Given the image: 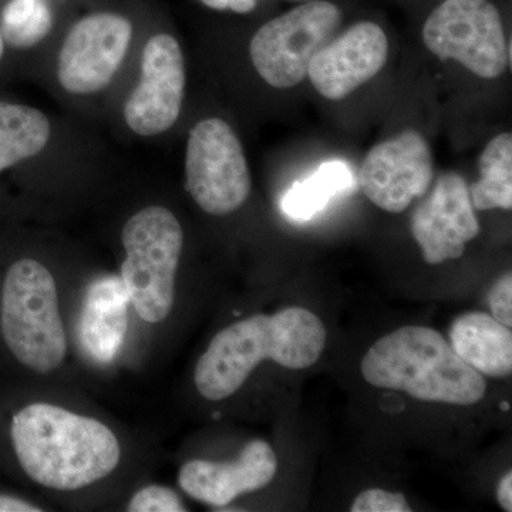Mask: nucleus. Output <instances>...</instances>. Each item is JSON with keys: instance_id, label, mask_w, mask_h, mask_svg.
Wrapping results in <instances>:
<instances>
[{"instance_id": "nucleus-7", "label": "nucleus", "mask_w": 512, "mask_h": 512, "mask_svg": "<svg viewBox=\"0 0 512 512\" xmlns=\"http://www.w3.org/2000/svg\"><path fill=\"white\" fill-rule=\"evenodd\" d=\"M423 42L481 79H497L511 63L503 20L490 0H444L424 23Z\"/></svg>"}, {"instance_id": "nucleus-13", "label": "nucleus", "mask_w": 512, "mask_h": 512, "mask_svg": "<svg viewBox=\"0 0 512 512\" xmlns=\"http://www.w3.org/2000/svg\"><path fill=\"white\" fill-rule=\"evenodd\" d=\"M389 56V40L373 22H360L330 39L313 57L308 77L325 99H346L382 72Z\"/></svg>"}, {"instance_id": "nucleus-5", "label": "nucleus", "mask_w": 512, "mask_h": 512, "mask_svg": "<svg viewBox=\"0 0 512 512\" xmlns=\"http://www.w3.org/2000/svg\"><path fill=\"white\" fill-rule=\"evenodd\" d=\"M121 238L126 251L121 281L130 303L146 322H163L174 305L183 228L167 208L148 207L126 222Z\"/></svg>"}, {"instance_id": "nucleus-24", "label": "nucleus", "mask_w": 512, "mask_h": 512, "mask_svg": "<svg viewBox=\"0 0 512 512\" xmlns=\"http://www.w3.org/2000/svg\"><path fill=\"white\" fill-rule=\"evenodd\" d=\"M205 6L215 10H232L235 13L252 12L256 8L258 0H201Z\"/></svg>"}, {"instance_id": "nucleus-3", "label": "nucleus", "mask_w": 512, "mask_h": 512, "mask_svg": "<svg viewBox=\"0 0 512 512\" xmlns=\"http://www.w3.org/2000/svg\"><path fill=\"white\" fill-rule=\"evenodd\" d=\"M360 369L372 386L402 390L421 402L471 406L487 392L483 375L426 326H403L383 336L367 350Z\"/></svg>"}, {"instance_id": "nucleus-9", "label": "nucleus", "mask_w": 512, "mask_h": 512, "mask_svg": "<svg viewBox=\"0 0 512 512\" xmlns=\"http://www.w3.org/2000/svg\"><path fill=\"white\" fill-rule=\"evenodd\" d=\"M133 37L130 20L117 13L84 16L70 28L57 62V77L66 92H100L120 69Z\"/></svg>"}, {"instance_id": "nucleus-15", "label": "nucleus", "mask_w": 512, "mask_h": 512, "mask_svg": "<svg viewBox=\"0 0 512 512\" xmlns=\"http://www.w3.org/2000/svg\"><path fill=\"white\" fill-rule=\"evenodd\" d=\"M128 296L121 278L99 279L87 289L80 318V340L87 355L109 363L120 352L128 326Z\"/></svg>"}, {"instance_id": "nucleus-21", "label": "nucleus", "mask_w": 512, "mask_h": 512, "mask_svg": "<svg viewBox=\"0 0 512 512\" xmlns=\"http://www.w3.org/2000/svg\"><path fill=\"white\" fill-rule=\"evenodd\" d=\"M128 511L183 512L185 508L178 495L170 488L161 487V485H148L131 498Z\"/></svg>"}, {"instance_id": "nucleus-1", "label": "nucleus", "mask_w": 512, "mask_h": 512, "mask_svg": "<svg viewBox=\"0 0 512 512\" xmlns=\"http://www.w3.org/2000/svg\"><path fill=\"white\" fill-rule=\"evenodd\" d=\"M10 436L23 471L52 490H80L119 466L120 444L109 427L53 404L20 410Z\"/></svg>"}, {"instance_id": "nucleus-19", "label": "nucleus", "mask_w": 512, "mask_h": 512, "mask_svg": "<svg viewBox=\"0 0 512 512\" xmlns=\"http://www.w3.org/2000/svg\"><path fill=\"white\" fill-rule=\"evenodd\" d=\"M353 174L348 164L333 160L320 165L318 170L293 185L282 198L285 215L295 221H308L325 210L333 197L352 188Z\"/></svg>"}, {"instance_id": "nucleus-12", "label": "nucleus", "mask_w": 512, "mask_h": 512, "mask_svg": "<svg viewBox=\"0 0 512 512\" xmlns=\"http://www.w3.org/2000/svg\"><path fill=\"white\" fill-rule=\"evenodd\" d=\"M480 231L466 180L456 173L441 175L413 212L412 234L430 265L460 258Z\"/></svg>"}, {"instance_id": "nucleus-4", "label": "nucleus", "mask_w": 512, "mask_h": 512, "mask_svg": "<svg viewBox=\"0 0 512 512\" xmlns=\"http://www.w3.org/2000/svg\"><path fill=\"white\" fill-rule=\"evenodd\" d=\"M0 328L23 366L49 373L62 365L67 342L56 282L35 259H20L10 266L3 282Z\"/></svg>"}, {"instance_id": "nucleus-14", "label": "nucleus", "mask_w": 512, "mask_h": 512, "mask_svg": "<svg viewBox=\"0 0 512 512\" xmlns=\"http://www.w3.org/2000/svg\"><path fill=\"white\" fill-rule=\"evenodd\" d=\"M278 458L266 441L254 440L231 463L192 460L180 470L178 483L195 498L212 507H225L238 495L254 493L274 480Z\"/></svg>"}, {"instance_id": "nucleus-16", "label": "nucleus", "mask_w": 512, "mask_h": 512, "mask_svg": "<svg viewBox=\"0 0 512 512\" xmlns=\"http://www.w3.org/2000/svg\"><path fill=\"white\" fill-rule=\"evenodd\" d=\"M450 346L480 375L507 377L512 373L511 328L483 312H470L454 320Z\"/></svg>"}, {"instance_id": "nucleus-2", "label": "nucleus", "mask_w": 512, "mask_h": 512, "mask_svg": "<svg viewBox=\"0 0 512 512\" xmlns=\"http://www.w3.org/2000/svg\"><path fill=\"white\" fill-rule=\"evenodd\" d=\"M325 346V325L308 309L251 316L212 339L195 367V386L205 399L220 402L237 393L264 360L302 370L318 362Z\"/></svg>"}, {"instance_id": "nucleus-23", "label": "nucleus", "mask_w": 512, "mask_h": 512, "mask_svg": "<svg viewBox=\"0 0 512 512\" xmlns=\"http://www.w3.org/2000/svg\"><path fill=\"white\" fill-rule=\"evenodd\" d=\"M491 312L498 322L512 326V275L507 272L498 279L497 284L488 293Z\"/></svg>"}, {"instance_id": "nucleus-11", "label": "nucleus", "mask_w": 512, "mask_h": 512, "mask_svg": "<svg viewBox=\"0 0 512 512\" xmlns=\"http://www.w3.org/2000/svg\"><path fill=\"white\" fill-rule=\"evenodd\" d=\"M184 90V56L177 39L167 33L150 37L140 83L124 106L127 126L144 137L170 130L180 117Z\"/></svg>"}, {"instance_id": "nucleus-10", "label": "nucleus", "mask_w": 512, "mask_h": 512, "mask_svg": "<svg viewBox=\"0 0 512 512\" xmlns=\"http://www.w3.org/2000/svg\"><path fill=\"white\" fill-rule=\"evenodd\" d=\"M431 181L433 156L427 141L414 130L373 147L359 173L363 194L380 210L392 214H400L424 197Z\"/></svg>"}, {"instance_id": "nucleus-25", "label": "nucleus", "mask_w": 512, "mask_h": 512, "mask_svg": "<svg viewBox=\"0 0 512 512\" xmlns=\"http://www.w3.org/2000/svg\"><path fill=\"white\" fill-rule=\"evenodd\" d=\"M36 505L26 503L20 498L9 497V495H0V512H40Z\"/></svg>"}, {"instance_id": "nucleus-6", "label": "nucleus", "mask_w": 512, "mask_h": 512, "mask_svg": "<svg viewBox=\"0 0 512 512\" xmlns=\"http://www.w3.org/2000/svg\"><path fill=\"white\" fill-rule=\"evenodd\" d=\"M342 20L338 6L309 2L265 23L252 37L256 72L275 89H291L308 76L313 57L332 39Z\"/></svg>"}, {"instance_id": "nucleus-27", "label": "nucleus", "mask_w": 512, "mask_h": 512, "mask_svg": "<svg viewBox=\"0 0 512 512\" xmlns=\"http://www.w3.org/2000/svg\"><path fill=\"white\" fill-rule=\"evenodd\" d=\"M3 52H5V42H3L2 33H0V60H2Z\"/></svg>"}, {"instance_id": "nucleus-22", "label": "nucleus", "mask_w": 512, "mask_h": 512, "mask_svg": "<svg viewBox=\"0 0 512 512\" xmlns=\"http://www.w3.org/2000/svg\"><path fill=\"white\" fill-rule=\"evenodd\" d=\"M352 512H410L412 508L400 493L370 488L357 495Z\"/></svg>"}, {"instance_id": "nucleus-26", "label": "nucleus", "mask_w": 512, "mask_h": 512, "mask_svg": "<svg viewBox=\"0 0 512 512\" xmlns=\"http://www.w3.org/2000/svg\"><path fill=\"white\" fill-rule=\"evenodd\" d=\"M497 500L504 511H512V473L508 471L497 487Z\"/></svg>"}, {"instance_id": "nucleus-20", "label": "nucleus", "mask_w": 512, "mask_h": 512, "mask_svg": "<svg viewBox=\"0 0 512 512\" xmlns=\"http://www.w3.org/2000/svg\"><path fill=\"white\" fill-rule=\"evenodd\" d=\"M53 15L47 0H10L2 10L0 33L6 45L30 49L52 30Z\"/></svg>"}, {"instance_id": "nucleus-17", "label": "nucleus", "mask_w": 512, "mask_h": 512, "mask_svg": "<svg viewBox=\"0 0 512 512\" xmlns=\"http://www.w3.org/2000/svg\"><path fill=\"white\" fill-rule=\"evenodd\" d=\"M50 138V123L42 111L0 101V173L37 156Z\"/></svg>"}, {"instance_id": "nucleus-18", "label": "nucleus", "mask_w": 512, "mask_h": 512, "mask_svg": "<svg viewBox=\"0 0 512 512\" xmlns=\"http://www.w3.org/2000/svg\"><path fill=\"white\" fill-rule=\"evenodd\" d=\"M480 180L470 190L474 210L488 211L512 208V136L503 133L487 144L480 160Z\"/></svg>"}, {"instance_id": "nucleus-8", "label": "nucleus", "mask_w": 512, "mask_h": 512, "mask_svg": "<svg viewBox=\"0 0 512 512\" xmlns=\"http://www.w3.org/2000/svg\"><path fill=\"white\" fill-rule=\"evenodd\" d=\"M185 188L202 211L228 215L248 200L251 174L237 134L221 119L192 128L185 154Z\"/></svg>"}]
</instances>
